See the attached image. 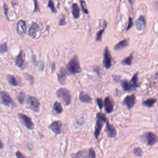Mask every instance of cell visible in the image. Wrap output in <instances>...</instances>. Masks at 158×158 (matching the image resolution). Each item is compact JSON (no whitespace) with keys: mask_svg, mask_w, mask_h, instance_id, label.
<instances>
[{"mask_svg":"<svg viewBox=\"0 0 158 158\" xmlns=\"http://www.w3.org/2000/svg\"><path fill=\"white\" fill-rule=\"evenodd\" d=\"M157 99L153 98H149L145 101H143L142 102V105L143 106L150 108L153 107V105L157 102Z\"/></svg>","mask_w":158,"mask_h":158,"instance_id":"23","label":"cell"},{"mask_svg":"<svg viewBox=\"0 0 158 158\" xmlns=\"http://www.w3.org/2000/svg\"><path fill=\"white\" fill-rule=\"evenodd\" d=\"M3 148V142L0 140V149H2Z\"/></svg>","mask_w":158,"mask_h":158,"instance_id":"39","label":"cell"},{"mask_svg":"<svg viewBox=\"0 0 158 158\" xmlns=\"http://www.w3.org/2000/svg\"><path fill=\"white\" fill-rule=\"evenodd\" d=\"M71 158H96V154L93 148L88 150H80L75 153H72Z\"/></svg>","mask_w":158,"mask_h":158,"instance_id":"5","label":"cell"},{"mask_svg":"<svg viewBox=\"0 0 158 158\" xmlns=\"http://www.w3.org/2000/svg\"><path fill=\"white\" fill-rule=\"evenodd\" d=\"M129 44V41L128 39H124L121 41L120 42L117 43L116 45L114 47V49L115 51H119V50H122L125 48L128 47Z\"/></svg>","mask_w":158,"mask_h":158,"instance_id":"21","label":"cell"},{"mask_svg":"<svg viewBox=\"0 0 158 158\" xmlns=\"http://www.w3.org/2000/svg\"><path fill=\"white\" fill-rule=\"evenodd\" d=\"M66 76L67 72L64 68H61L59 73L58 74V80L61 84L64 85L66 80Z\"/></svg>","mask_w":158,"mask_h":158,"instance_id":"19","label":"cell"},{"mask_svg":"<svg viewBox=\"0 0 158 158\" xmlns=\"http://www.w3.org/2000/svg\"><path fill=\"white\" fill-rule=\"evenodd\" d=\"M66 24V21H65V18L64 15H63L59 20V25L60 26H64Z\"/></svg>","mask_w":158,"mask_h":158,"instance_id":"36","label":"cell"},{"mask_svg":"<svg viewBox=\"0 0 158 158\" xmlns=\"http://www.w3.org/2000/svg\"><path fill=\"white\" fill-rule=\"evenodd\" d=\"M18 100L19 102L21 104L23 103L24 101L25 98V94L24 92H21L18 95Z\"/></svg>","mask_w":158,"mask_h":158,"instance_id":"33","label":"cell"},{"mask_svg":"<svg viewBox=\"0 0 158 158\" xmlns=\"http://www.w3.org/2000/svg\"><path fill=\"white\" fill-rule=\"evenodd\" d=\"M134 155L137 157H141L143 154V150L139 147L135 148L133 150Z\"/></svg>","mask_w":158,"mask_h":158,"instance_id":"29","label":"cell"},{"mask_svg":"<svg viewBox=\"0 0 158 158\" xmlns=\"http://www.w3.org/2000/svg\"><path fill=\"white\" fill-rule=\"evenodd\" d=\"M121 86L126 92H132L133 91H134L131 86L129 84L128 81L126 80H123L121 81Z\"/></svg>","mask_w":158,"mask_h":158,"instance_id":"25","label":"cell"},{"mask_svg":"<svg viewBox=\"0 0 158 158\" xmlns=\"http://www.w3.org/2000/svg\"><path fill=\"white\" fill-rule=\"evenodd\" d=\"M96 102H97V105L100 109H102V108L104 107V103H103V101L101 98H97L96 99Z\"/></svg>","mask_w":158,"mask_h":158,"instance_id":"34","label":"cell"},{"mask_svg":"<svg viewBox=\"0 0 158 158\" xmlns=\"http://www.w3.org/2000/svg\"><path fill=\"white\" fill-rule=\"evenodd\" d=\"M56 95L63 102L66 106H68L71 104V97L70 91L67 89L64 88L59 89L56 92Z\"/></svg>","mask_w":158,"mask_h":158,"instance_id":"4","label":"cell"},{"mask_svg":"<svg viewBox=\"0 0 158 158\" xmlns=\"http://www.w3.org/2000/svg\"><path fill=\"white\" fill-rule=\"evenodd\" d=\"M7 51L8 47L6 43H3L0 45V54H3Z\"/></svg>","mask_w":158,"mask_h":158,"instance_id":"32","label":"cell"},{"mask_svg":"<svg viewBox=\"0 0 158 158\" xmlns=\"http://www.w3.org/2000/svg\"><path fill=\"white\" fill-rule=\"evenodd\" d=\"M133 54L134 52L132 53L128 57L124 58L122 61L121 62V64H122L123 65H128L130 66L132 64L133 60Z\"/></svg>","mask_w":158,"mask_h":158,"instance_id":"27","label":"cell"},{"mask_svg":"<svg viewBox=\"0 0 158 158\" xmlns=\"http://www.w3.org/2000/svg\"><path fill=\"white\" fill-rule=\"evenodd\" d=\"M18 116L21 123L27 129H30V130L34 129V124L30 118L26 115L22 114V113H19Z\"/></svg>","mask_w":158,"mask_h":158,"instance_id":"7","label":"cell"},{"mask_svg":"<svg viewBox=\"0 0 158 158\" xmlns=\"http://www.w3.org/2000/svg\"><path fill=\"white\" fill-rule=\"evenodd\" d=\"M133 25H134V23H133L132 18L131 17H130L129 20H128V26L126 28V30L128 31L129 29L131 28L133 26Z\"/></svg>","mask_w":158,"mask_h":158,"instance_id":"35","label":"cell"},{"mask_svg":"<svg viewBox=\"0 0 158 158\" xmlns=\"http://www.w3.org/2000/svg\"><path fill=\"white\" fill-rule=\"evenodd\" d=\"M105 132L106 133L107 136L110 138H114L117 135V131L115 127L111 124V123L107 121L106 123V127L105 128Z\"/></svg>","mask_w":158,"mask_h":158,"instance_id":"11","label":"cell"},{"mask_svg":"<svg viewBox=\"0 0 158 158\" xmlns=\"http://www.w3.org/2000/svg\"><path fill=\"white\" fill-rule=\"evenodd\" d=\"M96 119L97 121H96L95 127L94 135L96 139L98 140L101 132L102 127L105 123H106L108 120H107L105 114L102 113L101 112H98L96 114Z\"/></svg>","mask_w":158,"mask_h":158,"instance_id":"1","label":"cell"},{"mask_svg":"<svg viewBox=\"0 0 158 158\" xmlns=\"http://www.w3.org/2000/svg\"><path fill=\"white\" fill-rule=\"evenodd\" d=\"M146 25V20L144 16L141 15L135 21L136 29L139 31L143 30Z\"/></svg>","mask_w":158,"mask_h":158,"instance_id":"15","label":"cell"},{"mask_svg":"<svg viewBox=\"0 0 158 158\" xmlns=\"http://www.w3.org/2000/svg\"><path fill=\"white\" fill-rule=\"evenodd\" d=\"M72 13L75 19H78L80 16V8L78 4L74 3L72 5Z\"/></svg>","mask_w":158,"mask_h":158,"instance_id":"24","label":"cell"},{"mask_svg":"<svg viewBox=\"0 0 158 158\" xmlns=\"http://www.w3.org/2000/svg\"><path fill=\"white\" fill-rule=\"evenodd\" d=\"M107 23L106 21H104V28L100 30L97 33L96 35V41H101L102 40V35L105 30L107 28Z\"/></svg>","mask_w":158,"mask_h":158,"instance_id":"28","label":"cell"},{"mask_svg":"<svg viewBox=\"0 0 158 158\" xmlns=\"http://www.w3.org/2000/svg\"><path fill=\"white\" fill-rule=\"evenodd\" d=\"M17 28L18 32L20 35L23 36L26 34L27 27L25 22L21 20L18 22Z\"/></svg>","mask_w":158,"mask_h":158,"instance_id":"17","label":"cell"},{"mask_svg":"<svg viewBox=\"0 0 158 158\" xmlns=\"http://www.w3.org/2000/svg\"><path fill=\"white\" fill-rule=\"evenodd\" d=\"M79 100L84 104H91L92 102V98L89 95L88 93L84 91H81L79 94Z\"/></svg>","mask_w":158,"mask_h":158,"instance_id":"16","label":"cell"},{"mask_svg":"<svg viewBox=\"0 0 158 158\" xmlns=\"http://www.w3.org/2000/svg\"><path fill=\"white\" fill-rule=\"evenodd\" d=\"M0 98L1 103L6 106L14 107L15 106L14 102L11 98L10 95L6 91H1L0 93Z\"/></svg>","mask_w":158,"mask_h":158,"instance_id":"8","label":"cell"},{"mask_svg":"<svg viewBox=\"0 0 158 158\" xmlns=\"http://www.w3.org/2000/svg\"><path fill=\"white\" fill-rule=\"evenodd\" d=\"M138 72L135 73L132 78L130 82H129V84L131 86L134 91H135L136 88L139 87V84L138 83Z\"/></svg>","mask_w":158,"mask_h":158,"instance_id":"18","label":"cell"},{"mask_svg":"<svg viewBox=\"0 0 158 158\" xmlns=\"http://www.w3.org/2000/svg\"><path fill=\"white\" fill-rule=\"evenodd\" d=\"M66 68L71 74H76L81 71V67L77 56H74L71 59L67 64Z\"/></svg>","mask_w":158,"mask_h":158,"instance_id":"3","label":"cell"},{"mask_svg":"<svg viewBox=\"0 0 158 158\" xmlns=\"http://www.w3.org/2000/svg\"><path fill=\"white\" fill-rule=\"evenodd\" d=\"M7 80L12 86H19L21 82L20 78L13 75L8 76Z\"/></svg>","mask_w":158,"mask_h":158,"instance_id":"20","label":"cell"},{"mask_svg":"<svg viewBox=\"0 0 158 158\" xmlns=\"http://www.w3.org/2000/svg\"><path fill=\"white\" fill-rule=\"evenodd\" d=\"M102 65L105 68L109 69L112 66V57L108 47H106L104 50Z\"/></svg>","mask_w":158,"mask_h":158,"instance_id":"9","label":"cell"},{"mask_svg":"<svg viewBox=\"0 0 158 158\" xmlns=\"http://www.w3.org/2000/svg\"><path fill=\"white\" fill-rule=\"evenodd\" d=\"M15 64L20 68L24 69L25 66V54L23 51H21L15 58Z\"/></svg>","mask_w":158,"mask_h":158,"instance_id":"14","label":"cell"},{"mask_svg":"<svg viewBox=\"0 0 158 158\" xmlns=\"http://www.w3.org/2000/svg\"><path fill=\"white\" fill-rule=\"evenodd\" d=\"M141 141L148 146H152L158 142L157 135L152 132H146L141 136Z\"/></svg>","mask_w":158,"mask_h":158,"instance_id":"2","label":"cell"},{"mask_svg":"<svg viewBox=\"0 0 158 158\" xmlns=\"http://www.w3.org/2000/svg\"><path fill=\"white\" fill-rule=\"evenodd\" d=\"M80 3L82 10H83V12H84L85 14H88V10H87V8H86V3H85V1H80Z\"/></svg>","mask_w":158,"mask_h":158,"instance_id":"30","label":"cell"},{"mask_svg":"<svg viewBox=\"0 0 158 158\" xmlns=\"http://www.w3.org/2000/svg\"><path fill=\"white\" fill-rule=\"evenodd\" d=\"M104 106L106 113L110 114L113 112L114 107V102L113 99L109 96L106 97L104 101Z\"/></svg>","mask_w":158,"mask_h":158,"instance_id":"13","label":"cell"},{"mask_svg":"<svg viewBox=\"0 0 158 158\" xmlns=\"http://www.w3.org/2000/svg\"><path fill=\"white\" fill-rule=\"evenodd\" d=\"M27 104L30 109L35 112L40 111V102L36 98L33 97H28L27 100Z\"/></svg>","mask_w":158,"mask_h":158,"instance_id":"6","label":"cell"},{"mask_svg":"<svg viewBox=\"0 0 158 158\" xmlns=\"http://www.w3.org/2000/svg\"><path fill=\"white\" fill-rule=\"evenodd\" d=\"M38 26L37 24L35 22H33L28 32L29 35L33 38H34L36 37V34L38 31Z\"/></svg>","mask_w":158,"mask_h":158,"instance_id":"22","label":"cell"},{"mask_svg":"<svg viewBox=\"0 0 158 158\" xmlns=\"http://www.w3.org/2000/svg\"><path fill=\"white\" fill-rule=\"evenodd\" d=\"M52 111L55 114H61L63 111V108L60 102H56L54 104V107Z\"/></svg>","mask_w":158,"mask_h":158,"instance_id":"26","label":"cell"},{"mask_svg":"<svg viewBox=\"0 0 158 158\" xmlns=\"http://www.w3.org/2000/svg\"><path fill=\"white\" fill-rule=\"evenodd\" d=\"M15 154H16V156L17 158H27L25 157L24 156L22 155V153L21 152H20V151H17Z\"/></svg>","mask_w":158,"mask_h":158,"instance_id":"37","label":"cell"},{"mask_svg":"<svg viewBox=\"0 0 158 158\" xmlns=\"http://www.w3.org/2000/svg\"><path fill=\"white\" fill-rule=\"evenodd\" d=\"M34 3H35V8H34V11H35V12H36L39 9H38V5L37 1H34Z\"/></svg>","mask_w":158,"mask_h":158,"instance_id":"38","label":"cell"},{"mask_svg":"<svg viewBox=\"0 0 158 158\" xmlns=\"http://www.w3.org/2000/svg\"><path fill=\"white\" fill-rule=\"evenodd\" d=\"M63 125L60 121H54L49 126V128L56 135H60L63 132Z\"/></svg>","mask_w":158,"mask_h":158,"instance_id":"10","label":"cell"},{"mask_svg":"<svg viewBox=\"0 0 158 158\" xmlns=\"http://www.w3.org/2000/svg\"><path fill=\"white\" fill-rule=\"evenodd\" d=\"M48 7L51 9L52 13H57V10H56V8H55L54 1H49V2H48Z\"/></svg>","mask_w":158,"mask_h":158,"instance_id":"31","label":"cell"},{"mask_svg":"<svg viewBox=\"0 0 158 158\" xmlns=\"http://www.w3.org/2000/svg\"><path fill=\"white\" fill-rule=\"evenodd\" d=\"M135 100L136 97L134 94H133L131 95H127L125 97L122 102V104L126 106L128 110H130L135 104Z\"/></svg>","mask_w":158,"mask_h":158,"instance_id":"12","label":"cell"}]
</instances>
